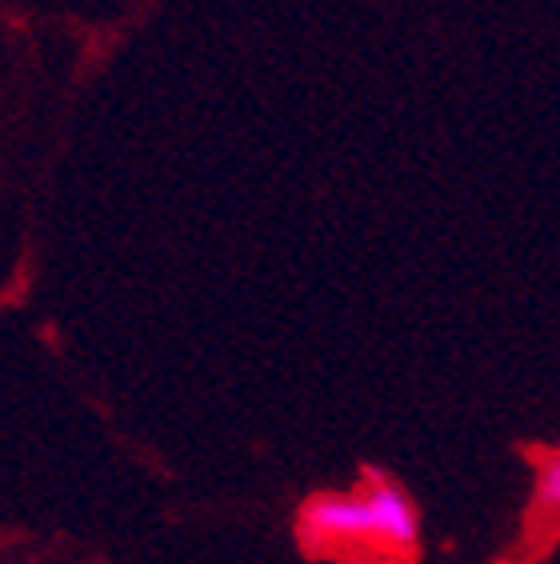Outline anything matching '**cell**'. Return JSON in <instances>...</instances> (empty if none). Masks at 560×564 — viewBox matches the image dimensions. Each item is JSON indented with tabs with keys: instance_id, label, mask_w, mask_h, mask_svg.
Returning a JSON list of instances; mask_svg holds the SVG:
<instances>
[{
	"instance_id": "cell-2",
	"label": "cell",
	"mask_w": 560,
	"mask_h": 564,
	"mask_svg": "<svg viewBox=\"0 0 560 564\" xmlns=\"http://www.w3.org/2000/svg\"><path fill=\"white\" fill-rule=\"evenodd\" d=\"M532 512L560 521V453L545 456L537 468V497H532Z\"/></svg>"
},
{
	"instance_id": "cell-1",
	"label": "cell",
	"mask_w": 560,
	"mask_h": 564,
	"mask_svg": "<svg viewBox=\"0 0 560 564\" xmlns=\"http://www.w3.org/2000/svg\"><path fill=\"white\" fill-rule=\"evenodd\" d=\"M301 532L324 544H373L385 553H412L420 512L400 485L373 480L356 492H316L301 509Z\"/></svg>"
}]
</instances>
